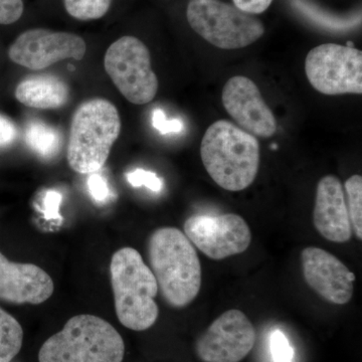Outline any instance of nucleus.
I'll list each match as a JSON object with an SVG mask.
<instances>
[{
  "mask_svg": "<svg viewBox=\"0 0 362 362\" xmlns=\"http://www.w3.org/2000/svg\"><path fill=\"white\" fill-rule=\"evenodd\" d=\"M126 178L134 187H145L153 192H160L163 188V181L161 178L158 177L156 173L144 169H135L134 171L127 173Z\"/></svg>",
  "mask_w": 362,
  "mask_h": 362,
  "instance_id": "obj_23",
  "label": "nucleus"
},
{
  "mask_svg": "<svg viewBox=\"0 0 362 362\" xmlns=\"http://www.w3.org/2000/svg\"><path fill=\"white\" fill-rule=\"evenodd\" d=\"M112 0H64L66 13L78 21L103 18L110 9Z\"/></svg>",
  "mask_w": 362,
  "mask_h": 362,
  "instance_id": "obj_20",
  "label": "nucleus"
},
{
  "mask_svg": "<svg viewBox=\"0 0 362 362\" xmlns=\"http://www.w3.org/2000/svg\"><path fill=\"white\" fill-rule=\"evenodd\" d=\"M301 263L307 284L326 301L344 305L351 300L356 275L334 255L320 247H305Z\"/></svg>",
  "mask_w": 362,
  "mask_h": 362,
  "instance_id": "obj_13",
  "label": "nucleus"
},
{
  "mask_svg": "<svg viewBox=\"0 0 362 362\" xmlns=\"http://www.w3.org/2000/svg\"><path fill=\"white\" fill-rule=\"evenodd\" d=\"M150 270L169 306L183 308L197 297L202 287V265L197 250L185 233L160 228L148 240Z\"/></svg>",
  "mask_w": 362,
  "mask_h": 362,
  "instance_id": "obj_1",
  "label": "nucleus"
},
{
  "mask_svg": "<svg viewBox=\"0 0 362 362\" xmlns=\"http://www.w3.org/2000/svg\"><path fill=\"white\" fill-rule=\"evenodd\" d=\"M23 330L20 322L0 308V362H11L20 354Z\"/></svg>",
  "mask_w": 362,
  "mask_h": 362,
  "instance_id": "obj_19",
  "label": "nucleus"
},
{
  "mask_svg": "<svg viewBox=\"0 0 362 362\" xmlns=\"http://www.w3.org/2000/svg\"><path fill=\"white\" fill-rule=\"evenodd\" d=\"M23 0H0V25H11L23 13Z\"/></svg>",
  "mask_w": 362,
  "mask_h": 362,
  "instance_id": "obj_24",
  "label": "nucleus"
},
{
  "mask_svg": "<svg viewBox=\"0 0 362 362\" xmlns=\"http://www.w3.org/2000/svg\"><path fill=\"white\" fill-rule=\"evenodd\" d=\"M256 330L244 312L232 309L218 316L197 339L195 351L204 362H240L252 351Z\"/></svg>",
  "mask_w": 362,
  "mask_h": 362,
  "instance_id": "obj_11",
  "label": "nucleus"
},
{
  "mask_svg": "<svg viewBox=\"0 0 362 362\" xmlns=\"http://www.w3.org/2000/svg\"><path fill=\"white\" fill-rule=\"evenodd\" d=\"M305 71L312 87L324 95L362 94V52L356 47L318 45L307 54Z\"/></svg>",
  "mask_w": 362,
  "mask_h": 362,
  "instance_id": "obj_8",
  "label": "nucleus"
},
{
  "mask_svg": "<svg viewBox=\"0 0 362 362\" xmlns=\"http://www.w3.org/2000/svg\"><path fill=\"white\" fill-rule=\"evenodd\" d=\"M291 4L295 9L313 25L330 32H349L361 23V13L346 16H337L324 11L311 0H291Z\"/></svg>",
  "mask_w": 362,
  "mask_h": 362,
  "instance_id": "obj_17",
  "label": "nucleus"
},
{
  "mask_svg": "<svg viewBox=\"0 0 362 362\" xmlns=\"http://www.w3.org/2000/svg\"><path fill=\"white\" fill-rule=\"evenodd\" d=\"M187 16L197 35L223 49H243L265 33L263 23L254 14L221 0H190Z\"/></svg>",
  "mask_w": 362,
  "mask_h": 362,
  "instance_id": "obj_6",
  "label": "nucleus"
},
{
  "mask_svg": "<svg viewBox=\"0 0 362 362\" xmlns=\"http://www.w3.org/2000/svg\"><path fill=\"white\" fill-rule=\"evenodd\" d=\"M269 346L274 362H294V349L282 330L272 331Z\"/></svg>",
  "mask_w": 362,
  "mask_h": 362,
  "instance_id": "obj_22",
  "label": "nucleus"
},
{
  "mask_svg": "<svg viewBox=\"0 0 362 362\" xmlns=\"http://www.w3.org/2000/svg\"><path fill=\"white\" fill-rule=\"evenodd\" d=\"M313 223L317 232L330 242H349L351 223L341 182L337 176H324L317 185Z\"/></svg>",
  "mask_w": 362,
  "mask_h": 362,
  "instance_id": "obj_15",
  "label": "nucleus"
},
{
  "mask_svg": "<svg viewBox=\"0 0 362 362\" xmlns=\"http://www.w3.org/2000/svg\"><path fill=\"white\" fill-rule=\"evenodd\" d=\"M123 338L104 319L90 314L71 317L63 329L42 344L40 362H122Z\"/></svg>",
  "mask_w": 362,
  "mask_h": 362,
  "instance_id": "obj_4",
  "label": "nucleus"
},
{
  "mask_svg": "<svg viewBox=\"0 0 362 362\" xmlns=\"http://www.w3.org/2000/svg\"><path fill=\"white\" fill-rule=\"evenodd\" d=\"M223 106L240 129L255 137L269 138L277 131V121L251 78L235 76L226 83Z\"/></svg>",
  "mask_w": 362,
  "mask_h": 362,
  "instance_id": "obj_12",
  "label": "nucleus"
},
{
  "mask_svg": "<svg viewBox=\"0 0 362 362\" xmlns=\"http://www.w3.org/2000/svg\"><path fill=\"white\" fill-rule=\"evenodd\" d=\"M25 142L40 158L49 160L59 153L63 137L57 128L42 121H32L25 127Z\"/></svg>",
  "mask_w": 362,
  "mask_h": 362,
  "instance_id": "obj_18",
  "label": "nucleus"
},
{
  "mask_svg": "<svg viewBox=\"0 0 362 362\" xmlns=\"http://www.w3.org/2000/svg\"><path fill=\"white\" fill-rule=\"evenodd\" d=\"M235 6L250 14L264 13L271 6L273 0H233Z\"/></svg>",
  "mask_w": 362,
  "mask_h": 362,
  "instance_id": "obj_29",
  "label": "nucleus"
},
{
  "mask_svg": "<svg viewBox=\"0 0 362 362\" xmlns=\"http://www.w3.org/2000/svg\"><path fill=\"white\" fill-rule=\"evenodd\" d=\"M88 188L90 197L96 202H105L110 197V188H109L108 182L105 180L103 176L98 175V173H90L88 178Z\"/></svg>",
  "mask_w": 362,
  "mask_h": 362,
  "instance_id": "obj_27",
  "label": "nucleus"
},
{
  "mask_svg": "<svg viewBox=\"0 0 362 362\" xmlns=\"http://www.w3.org/2000/svg\"><path fill=\"white\" fill-rule=\"evenodd\" d=\"M86 52L87 45L80 35L33 28L18 35L9 47L8 56L18 65L40 71L63 59L81 61Z\"/></svg>",
  "mask_w": 362,
  "mask_h": 362,
  "instance_id": "obj_10",
  "label": "nucleus"
},
{
  "mask_svg": "<svg viewBox=\"0 0 362 362\" xmlns=\"http://www.w3.org/2000/svg\"><path fill=\"white\" fill-rule=\"evenodd\" d=\"M204 168L228 192L246 189L256 180L261 161L258 139L228 121L209 126L201 145Z\"/></svg>",
  "mask_w": 362,
  "mask_h": 362,
  "instance_id": "obj_2",
  "label": "nucleus"
},
{
  "mask_svg": "<svg viewBox=\"0 0 362 362\" xmlns=\"http://www.w3.org/2000/svg\"><path fill=\"white\" fill-rule=\"evenodd\" d=\"M152 125L162 135L169 134V133H180L183 130V123L180 119L169 120L161 109H156L153 111Z\"/></svg>",
  "mask_w": 362,
  "mask_h": 362,
  "instance_id": "obj_26",
  "label": "nucleus"
},
{
  "mask_svg": "<svg viewBox=\"0 0 362 362\" xmlns=\"http://www.w3.org/2000/svg\"><path fill=\"white\" fill-rule=\"evenodd\" d=\"M110 274L120 323L131 330L149 329L159 315L156 302L158 285L141 255L133 247L119 250L112 257Z\"/></svg>",
  "mask_w": 362,
  "mask_h": 362,
  "instance_id": "obj_3",
  "label": "nucleus"
},
{
  "mask_svg": "<svg viewBox=\"0 0 362 362\" xmlns=\"http://www.w3.org/2000/svg\"><path fill=\"white\" fill-rule=\"evenodd\" d=\"M347 197V209L349 218L354 226L357 239L362 240V177L361 175L350 176L345 181Z\"/></svg>",
  "mask_w": 362,
  "mask_h": 362,
  "instance_id": "obj_21",
  "label": "nucleus"
},
{
  "mask_svg": "<svg viewBox=\"0 0 362 362\" xmlns=\"http://www.w3.org/2000/svg\"><path fill=\"white\" fill-rule=\"evenodd\" d=\"M18 137V129L8 117L0 113V150L8 148Z\"/></svg>",
  "mask_w": 362,
  "mask_h": 362,
  "instance_id": "obj_28",
  "label": "nucleus"
},
{
  "mask_svg": "<svg viewBox=\"0 0 362 362\" xmlns=\"http://www.w3.org/2000/svg\"><path fill=\"white\" fill-rule=\"evenodd\" d=\"M54 286L47 272L33 264L14 263L0 252V300L13 304H42Z\"/></svg>",
  "mask_w": 362,
  "mask_h": 362,
  "instance_id": "obj_14",
  "label": "nucleus"
},
{
  "mask_svg": "<svg viewBox=\"0 0 362 362\" xmlns=\"http://www.w3.org/2000/svg\"><path fill=\"white\" fill-rule=\"evenodd\" d=\"M104 66L112 82L128 101L149 103L158 90V80L152 70L149 49L135 37H120L108 47Z\"/></svg>",
  "mask_w": 362,
  "mask_h": 362,
  "instance_id": "obj_7",
  "label": "nucleus"
},
{
  "mask_svg": "<svg viewBox=\"0 0 362 362\" xmlns=\"http://www.w3.org/2000/svg\"><path fill=\"white\" fill-rule=\"evenodd\" d=\"M69 97L70 90L65 81L49 74L23 78L16 89L18 101L30 108H61L65 106Z\"/></svg>",
  "mask_w": 362,
  "mask_h": 362,
  "instance_id": "obj_16",
  "label": "nucleus"
},
{
  "mask_svg": "<svg viewBox=\"0 0 362 362\" xmlns=\"http://www.w3.org/2000/svg\"><path fill=\"white\" fill-rule=\"evenodd\" d=\"M120 131V115L110 101L92 99L81 104L71 119L66 150L70 168L81 175L103 168Z\"/></svg>",
  "mask_w": 362,
  "mask_h": 362,
  "instance_id": "obj_5",
  "label": "nucleus"
},
{
  "mask_svg": "<svg viewBox=\"0 0 362 362\" xmlns=\"http://www.w3.org/2000/svg\"><path fill=\"white\" fill-rule=\"evenodd\" d=\"M183 228L192 245L216 261L246 252L252 243L251 228L239 214H195Z\"/></svg>",
  "mask_w": 362,
  "mask_h": 362,
  "instance_id": "obj_9",
  "label": "nucleus"
},
{
  "mask_svg": "<svg viewBox=\"0 0 362 362\" xmlns=\"http://www.w3.org/2000/svg\"><path fill=\"white\" fill-rule=\"evenodd\" d=\"M63 197L56 190H47L42 199V214L47 221H62L59 206Z\"/></svg>",
  "mask_w": 362,
  "mask_h": 362,
  "instance_id": "obj_25",
  "label": "nucleus"
}]
</instances>
